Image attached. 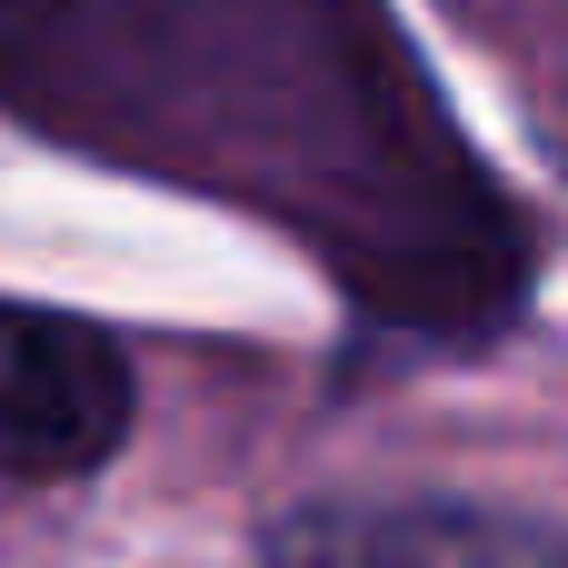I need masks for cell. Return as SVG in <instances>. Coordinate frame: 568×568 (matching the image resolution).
Listing matches in <instances>:
<instances>
[{
  "label": "cell",
  "mask_w": 568,
  "mask_h": 568,
  "mask_svg": "<svg viewBox=\"0 0 568 568\" xmlns=\"http://www.w3.org/2000/svg\"><path fill=\"white\" fill-rule=\"evenodd\" d=\"M130 439V359L110 329L0 300V479H90Z\"/></svg>",
  "instance_id": "obj_1"
},
{
  "label": "cell",
  "mask_w": 568,
  "mask_h": 568,
  "mask_svg": "<svg viewBox=\"0 0 568 568\" xmlns=\"http://www.w3.org/2000/svg\"><path fill=\"white\" fill-rule=\"evenodd\" d=\"M250 568H568V529L499 509H300Z\"/></svg>",
  "instance_id": "obj_2"
}]
</instances>
